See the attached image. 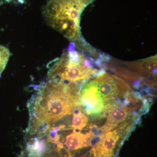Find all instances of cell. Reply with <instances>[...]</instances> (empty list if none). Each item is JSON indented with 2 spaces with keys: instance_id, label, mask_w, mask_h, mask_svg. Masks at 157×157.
Segmentation results:
<instances>
[{
  "instance_id": "ba28073f",
  "label": "cell",
  "mask_w": 157,
  "mask_h": 157,
  "mask_svg": "<svg viewBox=\"0 0 157 157\" xmlns=\"http://www.w3.org/2000/svg\"><path fill=\"white\" fill-rule=\"evenodd\" d=\"M10 56L9 49L5 46L0 45V76L6 68Z\"/></svg>"
},
{
  "instance_id": "277c9868",
  "label": "cell",
  "mask_w": 157,
  "mask_h": 157,
  "mask_svg": "<svg viewBox=\"0 0 157 157\" xmlns=\"http://www.w3.org/2000/svg\"><path fill=\"white\" fill-rule=\"evenodd\" d=\"M79 103L88 115H97L104 111L105 103L98 93L94 79L89 80L80 90Z\"/></svg>"
},
{
  "instance_id": "8992f818",
  "label": "cell",
  "mask_w": 157,
  "mask_h": 157,
  "mask_svg": "<svg viewBox=\"0 0 157 157\" xmlns=\"http://www.w3.org/2000/svg\"><path fill=\"white\" fill-rule=\"evenodd\" d=\"M93 135L90 133L83 134L73 130L65 138L64 144L68 150L75 151L90 146V141Z\"/></svg>"
},
{
  "instance_id": "3957f363",
  "label": "cell",
  "mask_w": 157,
  "mask_h": 157,
  "mask_svg": "<svg viewBox=\"0 0 157 157\" xmlns=\"http://www.w3.org/2000/svg\"><path fill=\"white\" fill-rule=\"evenodd\" d=\"M96 0H46L42 14L49 26L59 32L77 49L88 42L80 30L81 14Z\"/></svg>"
},
{
  "instance_id": "6da1fadb",
  "label": "cell",
  "mask_w": 157,
  "mask_h": 157,
  "mask_svg": "<svg viewBox=\"0 0 157 157\" xmlns=\"http://www.w3.org/2000/svg\"><path fill=\"white\" fill-rule=\"evenodd\" d=\"M80 86L49 80L37 87L28 104L29 115L26 133L44 137L54 124L80 107Z\"/></svg>"
},
{
  "instance_id": "5b68a950",
  "label": "cell",
  "mask_w": 157,
  "mask_h": 157,
  "mask_svg": "<svg viewBox=\"0 0 157 157\" xmlns=\"http://www.w3.org/2000/svg\"><path fill=\"white\" fill-rule=\"evenodd\" d=\"M118 103H109L105 105L104 115L107 114V123L102 127L105 133L109 132L121 123L124 122L133 111L132 107L122 108L118 105Z\"/></svg>"
},
{
  "instance_id": "52a82bcc",
  "label": "cell",
  "mask_w": 157,
  "mask_h": 157,
  "mask_svg": "<svg viewBox=\"0 0 157 157\" xmlns=\"http://www.w3.org/2000/svg\"><path fill=\"white\" fill-rule=\"evenodd\" d=\"M73 114L71 125L72 128L82 130L87 125L88 119L81 111Z\"/></svg>"
},
{
  "instance_id": "7a4b0ae2",
  "label": "cell",
  "mask_w": 157,
  "mask_h": 157,
  "mask_svg": "<svg viewBox=\"0 0 157 157\" xmlns=\"http://www.w3.org/2000/svg\"><path fill=\"white\" fill-rule=\"evenodd\" d=\"M107 55L101 53L92 47L80 50L70 43L61 56L54 61L48 71L49 80L82 87L91 78L94 77L105 67Z\"/></svg>"
}]
</instances>
